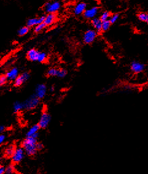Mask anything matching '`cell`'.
Listing matches in <instances>:
<instances>
[{
    "mask_svg": "<svg viewBox=\"0 0 148 174\" xmlns=\"http://www.w3.org/2000/svg\"><path fill=\"white\" fill-rule=\"evenodd\" d=\"M109 17H110V14H109V12H107V11H105V12H104L101 14V17H100V20H101L102 22L106 21V20H108L109 19Z\"/></svg>",
    "mask_w": 148,
    "mask_h": 174,
    "instance_id": "25",
    "label": "cell"
},
{
    "mask_svg": "<svg viewBox=\"0 0 148 174\" xmlns=\"http://www.w3.org/2000/svg\"><path fill=\"white\" fill-rule=\"evenodd\" d=\"M52 1H57V0H52Z\"/></svg>",
    "mask_w": 148,
    "mask_h": 174,
    "instance_id": "37",
    "label": "cell"
},
{
    "mask_svg": "<svg viewBox=\"0 0 148 174\" xmlns=\"http://www.w3.org/2000/svg\"><path fill=\"white\" fill-rule=\"evenodd\" d=\"M37 139L33 137H26L22 143V147L25 151V154L29 156H32L36 154L38 150L36 149Z\"/></svg>",
    "mask_w": 148,
    "mask_h": 174,
    "instance_id": "1",
    "label": "cell"
},
{
    "mask_svg": "<svg viewBox=\"0 0 148 174\" xmlns=\"http://www.w3.org/2000/svg\"><path fill=\"white\" fill-rule=\"evenodd\" d=\"M5 170L6 167L3 166H0V174H5Z\"/></svg>",
    "mask_w": 148,
    "mask_h": 174,
    "instance_id": "33",
    "label": "cell"
},
{
    "mask_svg": "<svg viewBox=\"0 0 148 174\" xmlns=\"http://www.w3.org/2000/svg\"><path fill=\"white\" fill-rule=\"evenodd\" d=\"M39 51L34 49H30L27 52V58L29 60L31 61H37V58L38 55Z\"/></svg>",
    "mask_w": 148,
    "mask_h": 174,
    "instance_id": "15",
    "label": "cell"
},
{
    "mask_svg": "<svg viewBox=\"0 0 148 174\" xmlns=\"http://www.w3.org/2000/svg\"><path fill=\"white\" fill-rule=\"evenodd\" d=\"M116 1H120V0H116Z\"/></svg>",
    "mask_w": 148,
    "mask_h": 174,
    "instance_id": "38",
    "label": "cell"
},
{
    "mask_svg": "<svg viewBox=\"0 0 148 174\" xmlns=\"http://www.w3.org/2000/svg\"><path fill=\"white\" fill-rule=\"evenodd\" d=\"M57 72H58V69L55 68H50L48 71L47 75L49 77H55L57 76Z\"/></svg>",
    "mask_w": 148,
    "mask_h": 174,
    "instance_id": "27",
    "label": "cell"
},
{
    "mask_svg": "<svg viewBox=\"0 0 148 174\" xmlns=\"http://www.w3.org/2000/svg\"><path fill=\"white\" fill-rule=\"evenodd\" d=\"M6 130V127L3 125H0V134H2Z\"/></svg>",
    "mask_w": 148,
    "mask_h": 174,
    "instance_id": "34",
    "label": "cell"
},
{
    "mask_svg": "<svg viewBox=\"0 0 148 174\" xmlns=\"http://www.w3.org/2000/svg\"><path fill=\"white\" fill-rule=\"evenodd\" d=\"M47 59V55L44 52H39L38 58H37V61L40 63H43Z\"/></svg>",
    "mask_w": 148,
    "mask_h": 174,
    "instance_id": "20",
    "label": "cell"
},
{
    "mask_svg": "<svg viewBox=\"0 0 148 174\" xmlns=\"http://www.w3.org/2000/svg\"><path fill=\"white\" fill-rule=\"evenodd\" d=\"M97 31L93 29L87 30L84 34L83 41L87 44H90L94 42L97 38Z\"/></svg>",
    "mask_w": 148,
    "mask_h": 174,
    "instance_id": "5",
    "label": "cell"
},
{
    "mask_svg": "<svg viewBox=\"0 0 148 174\" xmlns=\"http://www.w3.org/2000/svg\"><path fill=\"white\" fill-rule=\"evenodd\" d=\"M5 140H6L5 135L3 134V133L2 134H0V145H2L4 142Z\"/></svg>",
    "mask_w": 148,
    "mask_h": 174,
    "instance_id": "32",
    "label": "cell"
},
{
    "mask_svg": "<svg viewBox=\"0 0 148 174\" xmlns=\"http://www.w3.org/2000/svg\"><path fill=\"white\" fill-rule=\"evenodd\" d=\"M24 109L23 102L16 101L13 104V110L15 113H18Z\"/></svg>",
    "mask_w": 148,
    "mask_h": 174,
    "instance_id": "19",
    "label": "cell"
},
{
    "mask_svg": "<svg viewBox=\"0 0 148 174\" xmlns=\"http://www.w3.org/2000/svg\"><path fill=\"white\" fill-rule=\"evenodd\" d=\"M36 149L38 151H40L44 149V145L41 142H37L36 144Z\"/></svg>",
    "mask_w": 148,
    "mask_h": 174,
    "instance_id": "31",
    "label": "cell"
},
{
    "mask_svg": "<svg viewBox=\"0 0 148 174\" xmlns=\"http://www.w3.org/2000/svg\"><path fill=\"white\" fill-rule=\"evenodd\" d=\"M16 172V168L14 164H9L6 167L5 173L7 174H14Z\"/></svg>",
    "mask_w": 148,
    "mask_h": 174,
    "instance_id": "21",
    "label": "cell"
},
{
    "mask_svg": "<svg viewBox=\"0 0 148 174\" xmlns=\"http://www.w3.org/2000/svg\"><path fill=\"white\" fill-rule=\"evenodd\" d=\"M67 75V70L64 69H58L57 75V76L59 78H63Z\"/></svg>",
    "mask_w": 148,
    "mask_h": 174,
    "instance_id": "26",
    "label": "cell"
},
{
    "mask_svg": "<svg viewBox=\"0 0 148 174\" xmlns=\"http://www.w3.org/2000/svg\"><path fill=\"white\" fill-rule=\"evenodd\" d=\"M111 23L108 20L106 21H103L102 22V25H101V30L103 31H108L111 26Z\"/></svg>",
    "mask_w": 148,
    "mask_h": 174,
    "instance_id": "24",
    "label": "cell"
},
{
    "mask_svg": "<svg viewBox=\"0 0 148 174\" xmlns=\"http://www.w3.org/2000/svg\"><path fill=\"white\" fill-rule=\"evenodd\" d=\"M99 12V8L97 7H92L88 9H86L83 13L85 18L87 19H91L95 17Z\"/></svg>",
    "mask_w": 148,
    "mask_h": 174,
    "instance_id": "9",
    "label": "cell"
},
{
    "mask_svg": "<svg viewBox=\"0 0 148 174\" xmlns=\"http://www.w3.org/2000/svg\"><path fill=\"white\" fill-rule=\"evenodd\" d=\"M44 18H45L44 16H41L39 18L30 19L27 22V26L28 27H31V26H36L38 24H42L44 22Z\"/></svg>",
    "mask_w": 148,
    "mask_h": 174,
    "instance_id": "13",
    "label": "cell"
},
{
    "mask_svg": "<svg viewBox=\"0 0 148 174\" xmlns=\"http://www.w3.org/2000/svg\"><path fill=\"white\" fill-rule=\"evenodd\" d=\"M19 75V69L17 68H14L7 72L6 76L9 80L14 81Z\"/></svg>",
    "mask_w": 148,
    "mask_h": 174,
    "instance_id": "11",
    "label": "cell"
},
{
    "mask_svg": "<svg viewBox=\"0 0 148 174\" xmlns=\"http://www.w3.org/2000/svg\"><path fill=\"white\" fill-rule=\"evenodd\" d=\"M47 91H48V88H47L46 85L45 84L41 83L36 86V87L35 88V95L39 100H41V99H43L46 96Z\"/></svg>",
    "mask_w": 148,
    "mask_h": 174,
    "instance_id": "7",
    "label": "cell"
},
{
    "mask_svg": "<svg viewBox=\"0 0 148 174\" xmlns=\"http://www.w3.org/2000/svg\"><path fill=\"white\" fill-rule=\"evenodd\" d=\"M46 26V25L44 24V23H42V24H38V25H36V27L35 28V31L36 33H39L40 31H41L42 30H43L45 27Z\"/></svg>",
    "mask_w": 148,
    "mask_h": 174,
    "instance_id": "28",
    "label": "cell"
},
{
    "mask_svg": "<svg viewBox=\"0 0 148 174\" xmlns=\"http://www.w3.org/2000/svg\"><path fill=\"white\" fill-rule=\"evenodd\" d=\"M7 80H7L6 75H0V87L4 85L7 83Z\"/></svg>",
    "mask_w": 148,
    "mask_h": 174,
    "instance_id": "30",
    "label": "cell"
},
{
    "mask_svg": "<svg viewBox=\"0 0 148 174\" xmlns=\"http://www.w3.org/2000/svg\"><path fill=\"white\" fill-rule=\"evenodd\" d=\"M51 121V116L47 112H43V114H41L39 122L38 125L41 129H45L48 127L49 124L50 123Z\"/></svg>",
    "mask_w": 148,
    "mask_h": 174,
    "instance_id": "4",
    "label": "cell"
},
{
    "mask_svg": "<svg viewBox=\"0 0 148 174\" xmlns=\"http://www.w3.org/2000/svg\"><path fill=\"white\" fill-rule=\"evenodd\" d=\"M1 156H0V161H1Z\"/></svg>",
    "mask_w": 148,
    "mask_h": 174,
    "instance_id": "36",
    "label": "cell"
},
{
    "mask_svg": "<svg viewBox=\"0 0 148 174\" xmlns=\"http://www.w3.org/2000/svg\"><path fill=\"white\" fill-rule=\"evenodd\" d=\"M131 70L135 74H139L142 73L145 69V65L138 61H133L131 64Z\"/></svg>",
    "mask_w": 148,
    "mask_h": 174,
    "instance_id": "10",
    "label": "cell"
},
{
    "mask_svg": "<svg viewBox=\"0 0 148 174\" xmlns=\"http://www.w3.org/2000/svg\"><path fill=\"white\" fill-rule=\"evenodd\" d=\"M40 100L35 95H31L23 102L24 109L26 110H33L36 108L39 104Z\"/></svg>",
    "mask_w": 148,
    "mask_h": 174,
    "instance_id": "2",
    "label": "cell"
},
{
    "mask_svg": "<svg viewBox=\"0 0 148 174\" xmlns=\"http://www.w3.org/2000/svg\"><path fill=\"white\" fill-rule=\"evenodd\" d=\"M40 129L41 128H40V127L39 126L38 124H34L27 131V132H26V137H31V136H33L35 134L38 132Z\"/></svg>",
    "mask_w": 148,
    "mask_h": 174,
    "instance_id": "16",
    "label": "cell"
},
{
    "mask_svg": "<svg viewBox=\"0 0 148 174\" xmlns=\"http://www.w3.org/2000/svg\"><path fill=\"white\" fill-rule=\"evenodd\" d=\"M86 7H87V5L85 2H79L78 3L74 8V13L77 15V16H79V15H81V14H82L84 11H86Z\"/></svg>",
    "mask_w": 148,
    "mask_h": 174,
    "instance_id": "12",
    "label": "cell"
},
{
    "mask_svg": "<svg viewBox=\"0 0 148 174\" xmlns=\"http://www.w3.org/2000/svg\"><path fill=\"white\" fill-rule=\"evenodd\" d=\"M119 14H114V15H113L112 16H111L109 17V21L110 22L111 24H114L116 22L118 21V20L119 19Z\"/></svg>",
    "mask_w": 148,
    "mask_h": 174,
    "instance_id": "29",
    "label": "cell"
},
{
    "mask_svg": "<svg viewBox=\"0 0 148 174\" xmlns=\"http://www.w3.org/2000/svg\"><path fill=\"white\" fill-rule=\"evenodd\" d=\"M61 7V4L57 1H53L52 2H47L44 6L46 11L48 13H55Z\"/></svg>",
    "mask_w": 148,
    "mask_h": 174,
    "instance_id": "6",
    "label": "cell"
},
{
    "mask_svg": "<svg viewBox=\"0 0 148 174\" xmlns=\"http://www.w3.org/2000/svg\"><path fill=\"white\" fill-rule=\"evenodd\" d=\"M56 20V16L54 13H49L48 15H47L44 20V24L46 26H49L53 24Z\"/></svg>",
    "mask_w": 148,
    "mask_h": 174,
    "instance_id": "14",
    "label": "cell"
},
{
    "mask_svg": "<svg viewBox=\"0 0 148 174\" xmlns=\"http://www.w3.org/2000/svg\"><path fill=\"white\" fill-rule=\"evenodd\" d=\"M25 153L24 149L21 147H17L11 156L12 163L14 164H18L21 163L25 157Z\"/></svg>",
    "mask_w": 148,
    "mask_h": 174,
    "instance_id": "3",
    "label": "cell"
},
{
    "mask_svg": "<svg viewBox=\"0 0 148 174\" xmlns=\"http://www.w3.org/2000/svg\"><path fill=\"white\" fill-rule=\"evenodd\" d=\"M16 148V147L14 145H10L7 146L4 149V155L7 158H11Z\"/></svg>",
    "mask_w": 148,
    "mask_h": 174,
    "instance_id": "18",
    "label": "cell"
},
{
    "mask_svg": "<svg viewBox=\"0 0 148 174\" xmlns=\"http://www.w3.org/2000/svg\"><path fill=\"white\" fill-rule=\"evenodd\" d=\"M50 90L51 91H54V87H51Z\"/></svg>",
    "mask_w": 148,
    "mask_h": 174,
    "instance_id": "35",
    "label": "cell"
},
{
    "mask_svg": "<svg viewBox=\"0 0 148 174\" xmlns=\"http://www.w3.org/2000/svg\"><path fill=\"white\" fill-rule=\"evenodd\" d=\"M28 31H29L28 26H23L19 29L18 34L19 36H25V34H26L28 33Z\"/></svg>",
    "mask_w": 148,
    "mask_h": 174,
    "instance_id": "23",
    "label": "cell"
},
{
    "mask_svg": "<svg viewBox=\"0 0 148 174\" xmlns=\"http://www.w3.org/2000/svg\"><path fill=\"white\" fill-rule=\"evenodd\" d=\"M92 25L94 26V28L97 31H101V25H102V21L99 18H94L92 20Z\"/></svg>",
    "mask_w": 148,
    "mask_h": 174,
    "instance_id": "17",
    "label": "cell"
},
{
    "mask_svg": "<svg viewBox=\"0 0 148 174\" xmlns=\"http://www.w3.org/2000/svg\"><path fill=\"white\" fill-rule=\"evenodd\" d=\"M138 17L140 21L148 22V14L145 12H141L138 14Z\"/></svg>",
    "mask_w": 148,
    "mask_h": 174,
    "instance_id": "22",
    "label": "cell"
},
{
    "mask_svg": "<svg viewBox=\"0 0 148 174\" xmlns=\"http://www.w3.org/2000/svg\"><path fill=\"white\" fill-rule=\"evenodd\" d=\"M30 78V74L27 72L19 75L18 77L14 80V85L16 87H19L22 86Z\"/></svg>",
    "mask_w": 148,
    "mask_h": 174,
    "instance_id": "8",
    "label": "cell"
}]
</instances>
